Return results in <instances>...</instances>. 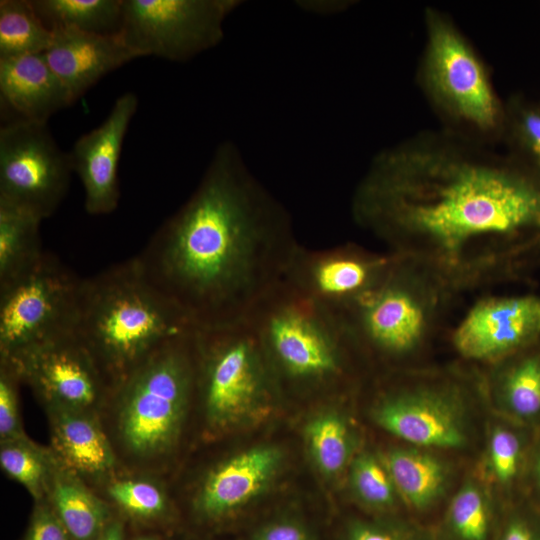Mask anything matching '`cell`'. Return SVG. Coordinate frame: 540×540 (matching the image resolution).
Here are the masks:
<instances>
[{
  "mask_svg": "<svg viewBox=\"0 0 540 540\" xmlns=\"http://www.w3.org/2000/svg\"><path fill=\"white\" fill-rule=\"evenodd\" d=\"M351 211L388 252L427 267L456 296L540 269V171L447 129L376 154Z\"/></svg>",
  "mask_w": 540,
  "mask_h": 540,
  "instance_id": "cell-1",
  "label": "cell"
},
{
  "mask_svg": "<svg viewBox=\"0 0 540 540\" xmlns=\"http://www.w3.org/2000/svg\"><path fill=\"white\" fill-rule=\"evenodd\" d=\"M292 219L240 149L221 142L189 199L137 257L197 329L247 320L299 249Z\"/></svg>",
  "mask_w": 540,
  "mask_h": 540,
  "instance_id": "cell-2",
  "label": "cell"
},
{
  "mask_svg": "<svg viewBox=\"0 0 540 540\" xmlns=\"http://www.w3.org/2000/svg\"><path fill=\"white\" fill-rule=\"evenodd\" d=\"M193 329L137 257L82 279L75 332L111 391L161 345Z\"/></svg>",
  "mask_w": 540,
  "mask_h": 540,
  "instance_id": "cell-3",
  "label": "cell"
},
{
  "mask_svg": "<svg viewBox=\"0 0 540 540\" xmlns=\"http://www.w3.org/2000/svg\"><path fill=\"white\" fill-rule=\"evenodd\" d=\"M196 328L156 349L111 391L101 420L122 468L160 475L196 394Z\"/></svg>",
  "mask_w": 540,
  "mask_h": 540,
  "instance_id": "cell-4",
  "label": "cell"
},
{
  "mask_svg": "<svg viewBox=\"0 0 540 540\" xmlns=\"http://www.w3.org/2000/svg\"><path fill=\"white\" fill-rule=\"evenodd\" d=\"M455 298L427 267L394 254L391 267L373 289L334 312L361 354L398 372L420 368L418 364L445 327Z\"/></svg>",
  "mask_w": 540,
  "mask_h": 540,
  "instance_id": "cell-5",
  "label": "cell"
},
{
  "mask_svg": "<svg viewBox=\"0 0 540 540\" xmlns=\"http://www.w3.org/2000/svg\"><path fill=\"white\" fill-rule=\"evenodd\" d=\"M275 380L326 384L347 376L361 354L340 316L286 278L248 316Z\"/></svg>",
  "mask_w": 540,
  "mask_h": 540,
  "instance_id": "cell-6",
  "label": "cell"
},
{
  "mask_svg": "<svg viewBox=\"0 0 540 540\" xmlns=\"http://www.w3.org/2000/svg\"><path fill=\"white\" fill-rule=\"evenodd\" d=\"M425 27L421 84L446 129L486 144L501 142L505 102L482 60L446 14L428 8Z\"/></svg>",
  "mask_w": 540,
  "mask_h": 540,
  "instance_id": "cell-7",
  "label": "cell"
},
{
  "mask_svg": "<svg viewBox=\"0 0 540 540\" xmlns=\"http://www.w3.org/2000/svg\"><path fill=\"white\" fill-rule=\"evenodd\" d=\"M378 396L376 422L399 439L427 450H456L468 443L465 413L483 389L482 373L460 366L394 372Z\"/></svg>",
  "mask_w": 540,
  "mask_h": 540,
  "instance_id": "cell-8",
  "label": "cell"
},
{
  "mask_svg": "<svg viewBox=\"0 0 540 540\" xmlns=\"http://www.w3.org/2000/svg\"><path fill=\"white\" fill-rule=\"evenodd\" d=\"M199 395L208 424L224 429L271 394L275 378L247 321L196 328Z\"/></svg>",
  "mask_w": 540,
  "mask_h": 540,
  "instance_id": "cell-9",
  "label": "cell"
},
{
  "mask_svg": "<svg viewBox=\"0 0 540 540\" xmlns=\"http://www.w3.org/2000/svg\"><path fill=\"white\" fill-rule=\"evenodd\" d=\"M82 279L51 254L0 286V360L76 331Z\"/></svg>",
  "mask_w": 540,
  "mask_h": 540,
  "instance_id": "cell-10",
  "label": "cell"
},
{
  "mask_svg": "<svg viewBox=\"0 0 540 540\" xmlns=\"http://www.w3.org/2000/svg\"><path fill=\"white\" fill-rule=\"evenodd\" d=\"M240 0H123L119 35L138 57L189 61L224 37Z\"/></svg>",
  "mask_w": 540,
  "mask_h": 540,
  "instance_id": "cell-11",
  "label": "cell"
},
{
  "mask_svg": "<svg viewBox=\"0 0 540 540\" xmlns=\"http://www.w3.org/2000/svg\"><path fill=\"white\" fill-rule=\"evenodd\" d=\"M73 173L47 124L10 120L0 129V201L40 219L50 217L69 189Z\"/></svg>",
  "mask_w": 540,
  "mask_h": 540,
  "instance_id": "cell-12",
  "label": "cell"
},
{
  "mask_svg": "<svg viewBox=\"0 0 540 540\" xmlns=\"http://www.w3.org/2000/svg\"><path fill=\"white\" fill-rule=\"evenodd\" d=\"M20 379L43 409L58 408L101 415L111 388L76 332L50 340L14 360Z\"/></svg>",
  "mask_w": 540,
  "mask_h": 540,
  "instance_id": "cell-13",
  "label": "cell"
},
{
  "mask_svg": "<svg viewBox=\"0 0 540 540\" xmlns=\"http://www.w3.org/2000/svg\"><path fill=\"white\" fill-rule=\"evenodd\" d=\"M462 361L489 366L540 341V296H486L476 301L449 334Z\"/></svg>",
  "mask_w": 540,
  "mask_h": 540,
  "instance_id": "cell-14",
  "label": "cell"
},
{
  "mask_svg": "<svg viewBox=\"0 0 540 540\" xmlns=\"http://www.w3.org/2000/svg\"><path fill=\"white\" fill-rule=\"evenodd\" d=\"M394 260L390 252L377 253L348 243L324 250L299 247L286 279L333 311L347 307L373 289Z\"/></svg>",
  "mask_w": 540,
  "mask_h": 540,
  "instance_id": "cell-15",
  "label": "cell"
},
{
  "mask_svg": "<svg viewBox=\"0 0 540 540\" xmlns=\"http://www.w3.org/2000/svg\"><path fill=\"white\" fill-rule=\"evenodd\" d=\"M138 108L133 92L118 97L105 120L80 136L69 152L82 183L84 207L91 215L113 212L119 202L118 167L122 145Z\"/></svg>",
  "mask_w": 540,
  "mask_h": 540,
  "instance_id": "cell-16",
  "label": "cell"
},
{
  "mask_svg": "<svg viewBox=\"0 0 540 540\" xmlns=\"http://www.w3.org/2000/svg\"><path fill=\"white\" fill-rule=\"evenodd\" d=\"M44 411L49 447L65 469L95 490L122 468L99 414L58 408Z\"/></svg>",
  "mask_w": 540,
  "mask_h": 540,
  "instance_id": "cell-17",
  "label": "cell"
},
{
  "mask_svg": "<svg viewBox=\"0 0 540 540\" xmlns=\"http://www.w3.org/2000/svg\"><path fill=\"white\" fill-rule=\"evenodd\" d=\"M45 60L74 103L108 73L136 59L119 34L100 35L74 29L53 30Z\"/></svg>",
  "mask_w": 540,
  "mask_h": 540,
  "instance_id": "cell-18",
  "label": "cell"
},
{
  "mask_svg": "<svg viewBox=\"0 0 540 540\" xmlns=\"http://www.w3.org/2000/svg\"><path fill=\"white\" fill-rule=\"evenodd\" d=\"M278 459L275 449L259 447L216 464L194 496L195 512L203 519L219 520L237 510L264 487Z\"/></svg>",
  "mask_w": 540,
  "mask_h": 540,
  "instance_id": "cell-19",
  "label": "cell"
},
{
  "mask_svg": "<svg viewBox=\"0 0 540 540\" xmlns=\"http://www.w3.org/2000/svg\"><path fill=\"white\" fill-rule=\"evenodd\" d=\"M0 100L13 120L42 124L73 104L43 54L0 59Z\"/></svg>",
  "mask_w": 540,
  "mask_h": 540,
  "instance_id": "cell-20",
  "label": "cell"
},
{
  "mask_svg": "<svg viewBox=\"0 0 540 540\" xmlns=\"http://www.w3.org/2000/svg\"><path fill=\"white\" fill-rule=\"evenodd\" d=\"M487 368L485 395L502 410L521 418L540 413V341Z\"/></svg>",
  "mask_w": 540,
  "mask_h": 540,
  "instance_id": "cell-21",
  "label": "cell"
},
{
  "mask_svg": "<svg viewBox=\"0 0 540 540\" xmlns=\"http://www.w3.org/2000/svg\"><path fill=\"white\" fill-rule=\"evenodd\" d=\"M46 499L73 540H95L114 518L111 506L60 463Z\"/></svg>",
  "mask_w": 540,
  "mask_h": 540,
  "instance_id": "cell-22",
  "label": "cell"
},
{
  "mask_svg": "<svg viewBox=\"0 0 540 540\" xmlns=\"http://www.w3.org/2000/svg\"><path fill=\"white\" fill-rule=\"evenodd\" d=\"M383 462L398 495L415 509L432 506L448 487L450 467L431 450L418 447L392 449Z\"/></svg>",
  "mask_w": 540,
  "mask_h": 540,
  "instance_id": "cell-23",
  "label": "cell"
},
{
  "mask_svg": "<svg viewBox=\"0 0 540 540\" xmlns=\"http://www.w3.org/2000/svg\"><path fill=\"white\" fill-rule=\"evenodd\" d=\"M95 491L126 517L143 523L165 519L171 501L160 475L119 469Z\"/></svg>",
  "mask_w": 540,
  "mask_h": 540,
  "instance_id": "cell-24",
  "label": "cell"
},
{
  "mask_svg": "<svg viewBox=\"0 0 540 540\" xmlns=\"http://www.w3.org/2000/svg\"><path fill=\"white\" fill-rule=\"evenodd\" d=\"M43 220L0 201V286L35 266L44 255L39 226Z\"/></svg>",
  "mask_w": 540,
  "mask_h": 540,
  "instance_id": "cell-25",
  "label": "cell"
},
{
  "mask_svg": "<svg viewBox=\"0 0 540 540\" xmlns=\"http://www.w3.org/2000/svg\"><path fill=\"white\" fill-rule=\"evenodd\" d=\"M51 30L74 29L100 35L119 34L123 0H31Z\"/></svg>",
  "mask_w": 540,
  "mask_h": 540,
  "instance_id": "cell-26",
  "label": "cell"
},
{
  "mask_svg": "<svg viewBox=\"0 0 540 540\" xmlns=\"http://www.w3.org/2000/svg\"><path fill=\"white\" fill-rule=\"evenodd\" d=\"M58 464L50 447L39 445L28 435L0 441V466L3 473L22 485L34 502L47 497Z\"/></svg>",
  "mask_w": 540,
  "mask_h": 540,
  "instance_id": "cell-27",
  "label": "cell"
},
{
  "mask_svg": "<svg viewBox=\"0 0 540 540\" xmlns=\"http://www.w3.org/2000/svg\"><path fill=\"white\" fill-rule=\"evenodd\" d=\"M52 39L31 0L0 1V59L43 54Z\"/></svg>",
  "mask_w": 540,
  "mask_h": 540,
  "instance_id": "cell-28",
  "label": "cell"
},
{
  "mask_svg": "<svg viewBox=\"0 0 540 540\" xmlns=\"http://www.w3.org/2000/svg\"><path fill=\"white\" fill-rule=\"evenodd\" d=\"M505 150L540 171V102L515 94L505 102Z\"/></svg>",
  "mask_w": 540,
  "mask_h": 540,
  "instance_id": "cell-29",
  "label": "cell"
},
{
  "mask_svg": "<svg viewBox=\"0 0 540 540\" xmlns=\"http://www.w3.org/2000/svg\"><path fill=\"white\" fill-rule=\"evenodd\" d=\"M448 520L459 540H486L490 528L487 493L474 480L465 482L452 498Z\"/></svg>",
  "mask_w": 540,
  "mask_h": 540,
  "instance_id": "cell-30",
  "label": "cell"
},
{
  "mask_svg": "<svg viewBox=\"0 0 540 540\" xmlns=\"http://www.w3.org/2000/svg\"><path fill=\"white\" fill-rule=\"evenodd\" d=\"M307 438L319 468L328 475L339 473L346 465L350 451L349 430L345 422L333 414L313 420Z\"/></svg>",
  "mask_w": 540,
  "mask_h": 540,
  "instance_id": "cell-31",
  "label": "cell"
},
{
  "mask_svg": "<svg viewBox=\"0 0 540 540\" xmlns=\"http://www.w3.org/2000/svg\"><path fill=\"white\" fill-rule=\"evenodd\" d=\"M352 484L358 497L375 508L391 507L398 495L383 460L371 454H362L354 461Z\"/></svg>",
  "mask_w": 540,
  "mask_h": 540,
  "instance_id": "cell-32",
  "label": "cell"
},
{
  "mask_svg": "<svg viewBox=\"0 0 540 540\" xmlns=\"http://www.w3.org/2000/svg\"><path fill=\"white\" fill-rule=\"evenodd\" d=\"M521 441L506 426H494L487 445V469L495 483L510 484L516 477L521 460Z\"/></svg>",
  "mask_w": 540,
  "mask_h": 540,
  "instance_id": "cell-33",
  "label": "cell"
},
{
  "mask_svg": "<svg viewBox=\"0 0 540 540\" xmlns=\"http://www.w3.org/2000/svg\"><path fill=\"white\" fill-rule=\"evenodd\" d=\"M20 382L22 381L14 365L0 360V441L27 435L20 415Z\"/></svg>",
  "mask_w": 540,
  "mask_h": 540,
  "instance_id": "cell-34",
  "label": "cell"
},
{
  "mask_svg": "<svg viewBox=\"0 0 540 540\" xmlns=\"http://www.w3.org/2000/svg\"><path fill=\"white\" fill-rule=\"evenodd\" d=\"M24 540H73L45 498L34 504Z\"/></svg>",
  "mask_w": 540,
  "mask_h": 540,
  "instance_id": "cell-35",
  "label": "cell"
},
{
  "mask_svg": "<svg viewBox=\"0 0 540 540\" xmlns=\"http://www.w3.org/2000/svg\"><path fill=\"white\" fill-rule=\"evenodd\" d=\"M256 540H311L307 531L293 522H277L262 529Z\"/></svg>",
  "mask_w": 540,
  "mask_h": 540,
  "instance_id": "cell-36",
  "label": "cell"
},
{
  "mask_svg": "<svg viewBox=\"0 0 540 540\" xmlns=\"http://www.w3.org/2000/svg\"><path fill=\"white\" fill-rule=\"evenodd\" d=\"M348 540H406L400 534L370 523L353 525L348 534Z\"/></svg>",
  "mask_w": 540,
  "mask_h": 540,
  "instance_id": "cell-37",
  "label": "cell"
},
{
  "mask_svg": "<svg viewBox=\"0 0 540 540\" xmlns=\"http://www.w3.org/2000/svg\"><path fill=\"white\" fill-rule=\"evenodd\" d=\"M95 540H126L123 521L114 516L107 527Z\"/></svg>",
  "mask_w": 540,
  "mask_h": 540,
  "instance_id": "cell-38",
  "label": "cell"
},
{
  "mask_svg": "<svg viewBox=\"0 0 540 540\" xmlns=\"http://www.w3.org/2000/svg\"><path fill=\"white\" fill-rule=\"evenodd\" d=\"M502 540H534V538L524 523L514 521L507 527Z\"/></svg>",
  "mask_w": 540,
  "mask_h": 540,
  "instance_id": "cell-39",
  "label": "cell"
},
{
  "mask_svg": "<svg viewBox=\"0 0 540 540\" xmlns=\"http://www.w3.org/2000/svg\"><path fill=\"white\" fill-rule=\"evenodd\" d=\"M135 540H158V539L152 536L142 535V536L136 537Z\"/></svg>",
  "mask_w": 540,
  "mask_h": 540,
  "instance_id": "cell-40",
  "label": "cell"
},
{
  "mask_svg": "<svg viewBox=\"0 0 540 540\" xmlns=\"http://www.w3.org/2000/svg\"><path fill=\"white\" fill-rule=\"evenodd\" d=\"M536 472H537L538 479L540 481V454H539L538 459H537Z\"/></svg>",
  "mask_w": 540,
  "mask_h": 540,
  "instance_id": "cell-41",
  "label": "cell"
}]
</instances>
